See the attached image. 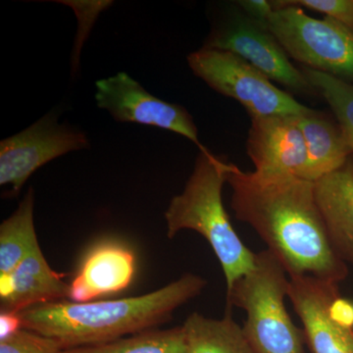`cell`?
Wrapping results in <instances>:
<instances>
[{
    "mask_svg": "<svg viewBox=\"0 0 353 353\" xmlns=\"http://www.w3.org/2000/svg\"><path fill=\"white\" fill-rule=\"evenodd\" d=\"M227 183L236 219L253 228L290 278L311 276L341 283L348 268L334 252L318 210L314 183L294 176H263L229 163Z\"/></svg>",
    "mask_w": 353,
    "mask_h": 353,
    "instance_id": "obj_1",
    "label": "cell"
},
{
    "mask_svg": "<svg viewBox=\"0 0 353 353\" xmlns=\"http://www.w3.org/2000/svg\"><path fill=\"white\" fill-rule=\"evenodd\" d=\"M208 281L196 274L154 292L111 301H55L21 311L23 329L57 341L62 350L108 343L157 328L196 299Z\"/></svg>",
    "mask_w": 353,
    "mask_h": 353,
    "instance_id": "obj_2",
    "label": "cell"
},
{
    "mask_svg": "<svg viewBox=\"0 0 353 353\" xmlns=\"http://www.w3.org/2000/svg\"><path fill=\"white\" fill-rule=\"evenodd\" d=\"M228 165L209 150L199 152L185 189L171 199L164 215L168 239L183 230H192L205 239L219 260L227 290L252 270L256 255L236 234L223 204Z\"/></svg>",
    "mask_w": 353,
    "mask_h": 353,
    "instance_id": "obj_3",
    "label": "cell"
},
{
    "mask_svg": "<svg viewBox=\"0 0 353 353\" xmlns=\"http://www.w3.org/2000/svg\"><path fill=\"white\" fill-rule=\"evenodd\" d=\"M290 277L280 260L262 250L254 267L227 290V309H243V330L255 353H304L303 329L297 328L287 311Z\"/></svg>",
    "mask_w": 353,
    "mask_h": 353,
    "instance_id": "obj_4",
    "label": "cell"
},
{
    "mask_svg": "<svg viewBox=\"0 0 353 353\" xmlns=\"http://www.w3.org/2000/svg\"><path fill=\"white\" fill-rule=\"evenodd\" d=\"M266 29L306 68L353 79V32L336 21L315 19L289 1L272 2Z\"/></svg>",
    "mask_w": 353,
    "mask_h": 353,
    "instance_id": "obj_5",
    "label": "cell"
},
{
    "mask_svg": "<svg viewBox=\"0 0 353 353\" xmlns=\"http://www.w3.org/2000/svg\"><path fill=\"white\" fill-rule=\"evenodd\" d=\"M188 62L192 72L209 87L240 102L252 118L299 116L310 110L229 51L203 48L190 53Z\"/></svg>",
    "mask_w": 353,
    "mask_h": 353,
    "instance_id": "obj_6",
    "label": "cell"
},
{
    "mask_svg": "<svg viewBox=\"0 0 353 353\" xmlns=\"http://www.w3.org/2000/svg\"><path fill=\"white\" fill-rule=\"evenodd\" d=\"M90 146L85 132L59 124L51 114L0 143V185L16 196L38 169L55 158Z\"/></svg>",
    "mask_w": 353,
    "mask_h": 353,
    "instance_id": "obj_7",
    "label": "cell"
},
{
    "mask_svg": "<svg viewBox=\"0 0 353 353\" xmlns=\"http://www.w3.org/2000/svg\"><path fill=\"white\" fill-rule=\"evenodd\" d=\"M95 101L118 122L136 123L181 134L196 143L199 152H208L199 139L190 114L182 106L150 94L124 72L95 83Z\"/></svg>",
    "mask_w": 353,
    "mask_h": 353,
    "instance_id": "obj_8",
    "label": "cell"
},
{
    "mask_svg": "<svg viewBox=\"0 0 353 353\" xmlns=\"http://www.w3.org/2000/svg\"><path fill=\"white\" fill-rule=\"evenodd\" d=\"M204 48L226 50L243 58L271 81L299 92L313 88L303 71L268 30L250 19H236L210 37ZM314 90V88H313Z\"/></svg>",
    "mask_w": 353,
    "mask_h": 353,
    "instance_id": "obj_9",
    "label": "cell"
},
{
    "mask_svg": "<svg viewBox=\"0 0 353 353\" xmlns=\"http://www.w3.org/2000/svg\"><path fill=\"white\" fill-rule=\"evenodd\" d=\"M340 296L338 283L311 276L290 278L289 297L303 323L312 353H353V328L332 317L330 305Z\"/></svg>",
    "mask_w": 353,
    "mask_h": 353,
    "instance_id": "obj_10",
    "label": "cell"
},
{
    "mask_svg": "<svg viewBox=\"0 0 353 353\" xmlns=\"http://www.w3.org/2000/svg\"><path fill=\"white\" fill-rule=\"evenodd\" d=\"M248 154L255 171L263 176L303 178L307 153L296 116L252 118Z\"/></svg>",
    "mask_w": 353,
    "mask_h": 353,
    "instance_id": "obj_11",
    "label": "cell"
},
{
    "mask_svg": "<svg viewBox=\"0 0 353 353\" xmlns=\"http://www.w3.org/2000/svg\"><path fill=\"white\" fill-rule=\"evenodd\" d=\"M136 260L131 250L116 241H103L88 250L75 277L69 283L74 303H88L105 294H117L131 284Z\"/></svg>",
    "mask_w": 353,
    "mask_h": 353,
    "instance_id": "obj_12",
    "label": "cell"
},
{
    "mask_svg": "<svg viewBox=\"0 0 353 353\" xmlns=\"http://www.w3.org/2000/svg\"><path fill=\"white\" fill-rule=\"evenodd\" d=\"M51 269L41 248H36L8 275L0 276V311L20 313L41 304L64 301L70 284Z\"/></svg>",
    "mask_w": 353,
    "mask_h": 353,
    "instance_id": "obj_13",
    "label": "cell"
},
{
    "mask_svg": "<svg viewBox=\"0 0 353 353\" xmlns=\"http://www.w3.org/2000/svg\"><path fill=\"white\" fill-rule=\"evenodd\" d=\"M314 196L339 259L353 266V161L314 182Z\"/></svg>",
    "mask_w": 353,
    "mask_h": 353,
    "instance_id": "obj_14",
    "label": "cell"
},
{
    "mask_svg": "<svg viewBox=\"0 0 353 353\" xmlns=\"http://www.w3.org/2000/svg\"><path fill=\"white\" fill-rule=\"evenodd\" d=\"M306 145L307 161L303 180L316 182L341 168L352 154L340 125L334 124L312 109L296 116Z\"/></svg>",
    "mask_w": 353,
    "mask_h": 353,
    "instance_id": "obj_15",
    "label": "cell"
},
{
    "mask_svg": "<svg viewBox=\"0 0 353 353\" xmlns=\"http://www.w3.org/2000/svg\"><path fill=\"white\" fill-rule=\"evenodd\" d=\"M183 327L185 353H255L229 309L220 319L192 313Z\"/></svg>",
    "mask_w": 353,
    "mask_h": 353,
    "instance_id": "obj_16",
    "label": "cell"
},
{
    "mask_svg": "<svg viewBox=\"0 0 353 353\" xmlns=\"http://www.w3.org/2000/svg\"><path fill=\"white\" fill-rule=\"evenodd\" d=\"M34 208V190L30 188L15 212L0 225V276L8 275L39 248Z\"/></svg>",
    "mask_w": 353,
    "mask_h": 353,
    "instance_id": "obj_17",
    "label": "cell"
},
{
    "mask_svg": "<svg viewBox=\"0 0 353 353\" xmlns=\"http://www.w3.org/2000/svg\"><path fill=\"white\" fill-rule=\"evenodd\" d=\"M183 326L153 329L108 343L62 350L60 353H185Z\"/></svg>",
    "mask_w": 353,
    "mask_h": 353,
    "instance_id": "obj_18",
    "label": "cell"
},
{
    "mask_svg": "<svg viewBox=\"0 0 353 353\" xmlns=\"http://www.w3.org/2000/svg\"><path fill=\"white\" fill-rule=\"evenodd\" d=\"M303 74L324 97L339 121L353 153V85L343 79L304 67Z\"/></svg>",
    "mask_w": 353,
    "mask_h": 353,
    "instance_id": "obj_19",
    "label": "cell"
},
{
    "mask_svg": "<svg viewBox=\"0 0 353 353\" xmlns=\"http://www.w3.org/2000/svg\"><path fill=\"white\" fill-rule=\"evenodd\" d=\"M61 350L57 341L26 329L0 341V353H60Z\"/></svg>",
    "mask_w": 353,
    "mask_h": 353,
    "instance_id": "obj_20",
    "label": "cell"
},
{
    "mask_svg": "<svg viewBox=\"0 0 353 353\" xmlns=\"http://www.w3.org/2000/svg\"><path fill=\"white\" fill-rule=\"evenodd\" d=\"M290 3L325 14L353 32V0H292Z\"/></svg>",
    "mask_w": 353,
    "mask_h": 353,
    "instance_id": "obj_21",
    "label": "cell"
},
{
    "mask_svg": "<svg viewBox=\"0 0 353 353\" xmlns=\"http://www.w3.org/2000/svg\"><path fill=\"white\" fill-rule=\"evenodd\" d=\"M250 19L266 29L269 17L274 10L273 4L266 0H243L239 2Z\"/></svg>",
    "mask_w": 353,
    "mask_h": 353,
    "instance_id": "obj_22",
    "label": "cell"
},
{
    "mask_svg": "<svg viewBox=\"0 0 353 353\" xmlns=\"http://www.w3.org/2000/svg\"><path fill=\"white\" fill-rule=\"evenodd\" d=\"M330 313L336 322L345 327L353 328V303L340 296L332 301Z\"/></svg>",
    "mask_w": 353,
    "mask_h": 353,
    "instance_id": "obj_23",
    "label": "cell"
},
{
    "mask_svg": "<svg viewBox=\"0 0 353 353\" xmlns=\"http://www.w3.org/2000/svg\"><path fill=\"white\" fill-rule=\"evenodd\" d=\"M23 329L19 313L0 311V341L6 340Z\"/></svg>",
    "mask_w": 353,
    "mask_h": 353,
    "instance_id": "obj_24",
    "label": "cell"
}]
</instances>
